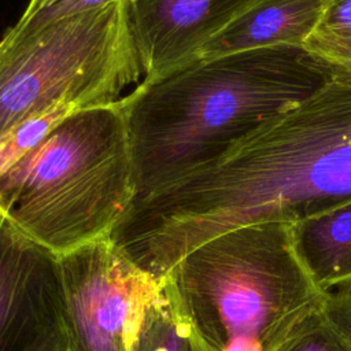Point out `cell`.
Returning a JSON list of instances; mask_svg holds the SVG:
<instances>
[{"label":"cell","instance_id":"cell-6","mask_svg":"<svg viewBox=\"0 0 351 351\" xmlns=\"http://www.w3.org/2000/svg\"><path fill=\"white\" fill-rule=\"evenodd\" d=\"M66 351H130L160 280L134 266L108 237L58 255Z\"/></svg>","mask_w":351,"mask_h":351},{"label":"cell","instance_id":"cell-16","mask_svg":"<svg viewBox=\"0 0 351 351\" xmlns=\"http://www.w3.org/2000/svg\"><path fill=\"white\" fill-rule=\"evenodd\" d=\"M317 32L336 37H351V0H328Z\"/></svg>","mask_w":351,"mask_h":351},{"label":"cell","instance_id":"cell-2","mask_svg":"<svg viewBox=\"0 0 351 351\" xmlns=\"http://www.w3.org/2000/svg\"><path fill=\"white\" fill-rule=\"evenodd\" d=\"M330 78L328 66L303 47L278 45L196 59L141 81L125 96L133 202L219 158Z\"/></svg>","mask_w":351,"mask_h":351},{"label":"cell","instance_id":"cell-3","mask_svg":"<svg viewBox=\"0 0 351 351\" xmlns=\"http://www.w3.org/2000/svg\"><path fill=\"white\" fill-rule=\"evenodd\" d=\"M134 193L125 97L74 110L0 174V211L56 255L108 237Z\"/></svg>","mask_w":351,"mask_h":351},{"label":"cell","instance_id":"cell-8","mask_svg":"<svg viewBox=\"0 0 351 351\" xmlns=\"http://www.w3.org/2000/svg\"><path fill=\"white\" fill-rule=\"evenodd\" d=\"M254 0H136L132 32L143 70L152 81L195 62L202 48Z\"/></svg>","mask_w":351,"mask_h":351},{"label":"cell","instance_id":"cell-9","mask_svg":"<svg viewBox=\"0 0 351 351\" xmlns=\"http://www.w3.org/2000/svg\"><path fill=\"white\" fill-rule=\"evenodd\" d=\"M328 0H254L197 59H213L262 48L303 47L317 30Z\"/></svg>","mask_w":351,"mask_h":351},{"label":"cell","instance_id":"cell-1","mask_svg":"<svg viewBox=\"0 0 351 351\" xmlns=\"http://www.w3.org/2000/svg\"><path fill=\"white\" fill-rule=\"evenodd\" d=\"M351 200V78L263 122L223 155L133 202L108 239L163 278L186 254L230 229L298 222Z\"/></svg>","mask_w":351,"mask_h":351},{"label":"cell","instance_id":"cell-12","mask_svg":"<svg viewBox=\"0 0 351 351\" xmlns=\"http://www.w3.org/2000/svg\"><path fill=\"white\" fill-rule=\"evenodd\" d=\"M147 306L130 351H207L181 313L167 280Z\"/></svg>","mask_w":351,"mask_h":351},{"label":"cell","instance_id":"cell-5","mask_svg":"<svg viewBox=\"0 0 351 351\" xmlns=\"http://www.w3.org/2000/svg\"><path fill=\"white\" fill-rule=\"evenodd\" d=\"M141 77L128 1L10 29L0 40V138L56 107L115 104Z\"/></svg>","mask_w":351,"mask_h":351},{"label":"cell","instance_id":"cell-13","mask_svg":"<svg viewBox=\"0 0 351 351\" xmlns=\"http://www.w3.org/2000/svg\"><path fill=\"white\" fill-rule=\"evenodd\" d=\"M78 110L70 106L56 107L18 125L0 138V174L34 148L66 115Z\"/></svg>","mask_w":351,"mask_h":351},{"label":"cell","instance_id":"cell-4","mask_svg":"<svg viewBox=\"0 0 351 351\" xmlns=\"http://www.w3.org/2000/svg\"><path fill=\"white\" fill-rule=\"evenodd\" d=\"M165 278L207 351H273L326 295L295 251L292 222L280 221L223 232Z\"/></svg>","mask_w":351,"mask_h":351},{"label":"cell","instance_id":"cell-17","mask_svg":"<svg viewBox=\"0 0 351 351\" xmlns=\"http://www.w3.org/2000/svg\"><path fill=\"white\" fill-rule=\"evenodd\" d=\"M36 351H66V340L64 339L51 340Z\"/></svg>","mask_w":351,"mask_h":351},{"label":"cell","instance_id":"cell-10","mask_svg":"<svg viewBox=\"0 0 351 351\" xmlns=\"http://www.w3.org/2000/svg\"><path fill=\"white\" fill-rule=\"evenodd\" d=\"M295 251L322 291L351 285V200L292 223Z\"/></svg>","mask_w":351,"mask_h":351},{"label":"cell","instance_id":"cell-7","mask_svg":"<svg viewBox=\"0 0 351 351\" xmlns=\"http://www.w3.org/2000/svg\"><path fill=\"white\" fill-rule=\"evenodd\" d=\"M64 339L58 255L0 211V351H36Z\"/></svg>","mask_w":351,"mask_h":351},{"label":"cell","instance_id":"cell-11","mask_svg":"<svg viewBox=\"0 0 351 351\" xmlns=\"http://www.w3.org/2000/svg\"><path fill=\"white\" fill-rule=\"evenodd\" d=\"M273 351H351V285L328 291Z\"/></svg>","mask_w":351,"mask_h":351},{"label":"cell","instance_id":"cell-15","mask_svg":"<svg viewBox=\"0 0 351 351\" xmlns=\"http://www.w3.org/2000/svg\"><path fill=\"white\" fill-rule=\"evenodd\" d=\"M303 48L326 64L332 74L351 78V37L343 38L315 30Z\"/></svg>","mask_w":351,"mask_h":351},{"label":"cell","instance_id":"cell-14","mask_svg":"<svg viewBox=\"0 0 351 351\" xmlns=\"http://www.w3.org/2000/svg\"><path fill=\"white\" fill-rule=\"evenodd\" d=\"M119 1L133 4L136 0H30L19 21L11 29L18 32L37 29L45 23Z\"/></svg>","mask_w":351,"mask_h":351}]
</instances>
